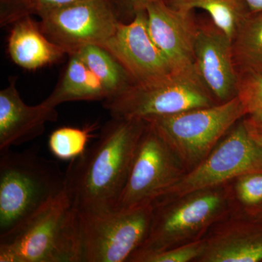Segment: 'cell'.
<instances>
[{"label":"cell","instance_id":"7402d4cb","mask_svg":"<svg viewBox=\"0 0 262 262\" xmlns=\"http://www.w3.org/2000/svg\"><path fill=\"white\" fill-rule=\"evenodd\" d=\"M94 130L95 125L59 127L49 136V150L57 159L72 161L84 154Z\"/></svg>","mask_w":262,"mask_h":262},{"label":"cell","instance_id":"7a4b0ae2","mask_svg":"<svg viewBox=\"0 0 262 262\" xmlns=\"http://www.w3.org/2000/svg\"><path fill=\"white\" fill-rule=\"evenodd\" d=\"M66 189V172L37 148L0 151V237L28 222Z\"/></svg>","mask_w":262,"mask_h":262},{"label":"cell","instance_id":"ac0fdd59","mask_svg":"<svg viewBox=\"0 0 262 262\" xmlns=\"http://www.w3.org/2000/svg\"><path fill=\"white\" fill-rule=\"evenodd\" d=\"M232 46L239 75L262 76V12L249 13L234 34Z\"/></svg>","mask_w":262,"mask_h":262},{"label":"cell","instance_id":"30bf717a","mask_svg":"<svg viewBox=\"0 0 262 262\" xmlns=\"http://www.w3.org/2000/svg\"><path fill=\"white\" fill-rule=\"evenodd\" d=\"M40 18L42 32L69 56L90 45L103 47L121 21L111 0H78Z\"/></svg>","mask_w":262,"mask_h":262},{"label":"cell","instance_id":"5b68a950","mask_svg":"<svg viewBox=\"0 0 262 262\" xmlns=\"http://www.w3.org/2000/svg\"><path fill=\"white\" fill-rule=\"evenodd\" d=\"M246 116L238 96L225 103L144 120L158 131L188 172Z\"/></svg>","mask_w":262,"mask_h":262},{"label":"cell","instance_id":"d6986e66","mask_svg":"<svg viewBox=\"0 0 262 262\" xmlns=\"http://www.w3.org/2000/svg\"><path fill=\"white\" fill-rule=\"evenodd\" d=\"M73 55L82 60L99 79L108 94V98L120 94L134 84L120 62L101 46H84Z\"/></svg>","mask_w":262,"mask_h":262},{"label":"cell","instance_id":"2e32d148","mask_svg":"<svg viewBox=\"0 0 262 262\" xmlns=\"http://www.w3.org/2000/svg\"><path fill=\"white\" fill-rule=\"evenodd\" d=\"M8 53L15 64L35 70L56 63L66 52L51 42L32 16L13 24L8 37Z\"/></svg>","mask_w":262,"mask_h":262},{"label":"cell","instance_id":"603a6c76","mask_svg":"<svg viewBox=\"0 0 262 262\" xmlns=\"http://www.w3.org/2000/svg\"><path fill=\"white\" fill-rule=\"evenodd\" d=\"M246 116L262 122V76L253 73L239 75L238 94Z\"/></svg>","mask_w":262,"mask_h":262},{"label":"cell","instance_id":"4fadbf2b","mask_svg":"<svg viewBox=\"0 0 262 262\" xmlns=\"http://www.w3.org/2000/svg\"><path fill=\"white\" fill-rule=\"evenodd\" d=\"M150 35L174 72L196 71L194 42L198 23L192 10L176 8L165 0L146 5Z\"/></svg>","mask_w":262,"mask_h":262},{"label":"cell","instance_id":"5bb4252c","mask_svg":"<svg viewBox=\"0 0 262 262\" xmlns=\"http://www.w3.org/2000/svg\"><path fill=\"white\" fill-rule=\"evenodd\" d=\"M196 262L262 261V220L229 215L206 234Z\"/></svg>","mask_w":262,"mask_h":262},{"label":"cell","instance_id":"ba28073f","mask_svg":"<svg viewBox=\"0 0 262 262\" xmlns=\"http://www.w3.org/2000/svg\"><path fill=\"white\" fill-rule=\"evenodd\" d=\"M243 119L229 130L201 163L184 174L160 198L184 195L200 189L223 185L245 173L262 172V147L248 134Z\"/></svg>","mask_w":262,"mask_h":262},{"label":"cell","instance_id":"52a82bcc","mask_svg":"<svg viewBox=\"0 0 262 262\" xmlns=\"http://www.w3.org/2000/svg\"><path fill=\"white\" fill-rule=\"evenodd\" d=\"M152 203L126 209L77 212L81 262H125L140 248L149 232Z\"/></svg>","mask_w":262,"mask_h":262},{"label":"cell","instance_id":"277c9868","mask_svg":"<svg viewBox=\"0 0 262 262\" xmlns=\"http://www.w3.org/2000/svg\"><path fill=\"white\" fill-rule=\"evenodd\" d=\"M78 213L66 190L0 237V262H81Z\"/></svg>","mask_w":262,"mask_h":262},{"label":"cell","instance_id":"44dd1931","mask_svg":"<svg viewBox=\"0 0 262 262\" xmlns=\"http://www.w3.org/2000/svg\"><path fill=\"white\" fill-rule=\"evenodd\" d=\"M233 202V213L256 218L262 212V172L239 176L229 182Z\"/></svg>","mask_w":262,"mask_h":262},{"label":"cell","instance_id":"ffe728a7","mask_svg":"<svg viewBox=\"0 0 262 262\" xmlns=\"http://www.w3.org/2000/svg\"><path fill=\"white\" fill-rule=\"evenodd\" d=\"M170 6L186 10L201 9L232 40L249 10L244 0H165Z\"/></svg>","mask_w":262,"mask_h":262},{"label":"cell","instance_id":"4316f807","mask_svg":"<svg viewBox=\"0 0 262 262\" xmlns=\"http://www.w3.org/2000/svg\"><path fill=\"white\" fill-rule=\"evenodd\" d=\"M34 15L41 17L53 9L71 4L78 0H30Z\"/></svg>","mask_w":262,"mask_h":262},{"label":"cell","instance_id":"9c48e42d","mask_svg":"<svg viewBox=\"0 0 262 262\" xmlns=\"http://www.w3.org/2000/svg\"><path fill=\"white\" fill-rule=\"evenodd\" d=\"M186 173L166 141L146 122L116 209L151 204L168 192Z\"/></svg>","mask_w":262,"mask_h":262},{"label":"cell","instance_id":"83f0119b","mask_svg":"<svg viewBox=\"0 0 262 262\" xmlns=\"http://www.w3.org/2000/svg\"><path fill=\"white\" fill-rule=\"evenodd\" d=\"M243 120L248 134L262 147V122L250 116L244 117Z\"/></svg>","mask_w":262,"mask_h":262},{"label":"cell","instance_id":"f546056e","mask_svg":"<svg viewBox=\"0 0 262 262\" xmlns=\"http://www.w3.org/2000/svg\"><path fill=\"white\" fill-rule=\"evenodd\" d=\"M254 219H258V220H262V212L261 213H260L259 215H258L257 217H256V218H254Z\"/></svg>","mask_w":262,"mask_h":262},{"label":"cell","instance_id":"6da1fadb","mask_svg":"<svg viewBox=\"0 0 262 262\" xmlns=\"http://www.w3.org/2000/svg\"><path fill=\"white\" fill-rule=\"evenodd\" d=\"M146 125L142 120L112 117L97 140L71 161L65 190L77 212L116 209Z\"/></svg>","mask_w":262,"mask_h":262},{"label":"cell","instance_id":"9a60e30c","mask_svg":"<svg viewBox=\"0 0 262 262\" xmlns=\"http://www.w3.org/2000/svg\"><path fill=\"white\" fill-rule=\"evenodd\" d=\"M58 119L56 107L44 101L36 106L24 103L16 78L0 91V151L21 145L42 135L48 122Z\"/></svg>","mask_w":262,"mask_h":262},{"label":"cell","instance_id":"3957f363","mask_svg":"<svg viewBox=\"0 0 262 262\" xmlns=\"http://www.w3.org/2000/svg\"><path fill=\"white\" fill-rule=\"evenodd\" d=\"M152 207L149 232L129 262L204 238L215 224L233 213L229 182L184 195L159 198Z\"/></svg>","mask_w":262,"mask_h":262},{"label":"cell","instance_id":"8fae6325","mask_svg":"<svg viewBox=\"0 0 262 262\" xmlns=\"http://www.w3.org/2000/svg\"><path fill=\"white\" fill-rule=\"evenodd\" d=\"M103 48L120 62L134 84L152 83L174 72L150 35L145 9L136 12L129 23L121 20Z\"/></svg>","mask_w":262,"mask_h":262},{"label":"cell","instance_id":"d4e9b609","mask_svg":"<svg viewBox=\"0 0 262 262\" xmlns=\"http://www.w3.org/2000/svg\"><path fill=\"white\" fill-rule=\"evenodd\" d=\"M34 15L30 0H0L2 27L13 24L20 19Z\"/></svg>","mask_w":262,"mask_h":262},{"label":"cell","instance_id":"8992f818","mask_svg":"<svg viewBox=\"0 0 262 262\" xmlns=\"http://www.w3.org/2000/svg\"><path fill=\"white\" fill-rule=\"evenodd\" d=\"M219 103L196 71L173 72L147 84H132L104 100L112 117L145 120Z\"/></svg>","mask_w":262,"mask_h":262},{"label":"cell","instance_id":"f1b7e54d","mask_svg":"<svg viewBox=\"0 0 262 262\" xmlns=\"http://www.w3.org/2000/svg\"><path fill=\"white\" fill-rule=\"evenodd\" d=\"M250 13L262 12V0H244Z\"/></svg>","mask_w":262,"mask_h":262},{"label":"cell","instance_id":"484cf974","mask_svg":"<svg viewBox=\"0 0 262 262\" xmlns=\"http://www.w3.org/2000/svg\"><path fill=\"white\" fill-rule=\"evenodd\" d=\"M117 13L131 15L134 16L136 12L145 9L146 5L153 0H111Z\"/></svg>","mask_w":262,"mask_h":262},{"label":"cell","instance_id":"7c38bea8","mask_svg":"<svg viewBox=\"0 0 262 262\" xmlns=\"http://www.w3.org/2000/svg\"><path fill=\"white\" fill-rule=\"evenodd\" d=\"M194 52L196 72L217 102L235 98L239 75L234 63L232 40L211 20L198 23Z\"/></svg>","mask_w":262,"mask_h":262},{"label":"cell","instance_id":"e0dca14e","mask_svg":"<svg viewBox=\"0 0 262 262\" xmlns=\"http://www.w3.org/2000/svg\"><path fill=\"white\" fill-rule=\"evenodd\" d=\"M108 96L99 79L76 55H71L56 88L45 102L57 107L70 101H100Z\"/></svg>","mask_w":262,"mask_h":262},{"label":"cell","instance_id":"cb8c5ba5","mask_svg":"<svg viewBox=\"0 0 262 262\" xmlns=\"http://www.w3.org/2000/svg\"><path fill=\"white\" fill-rule=\"evenodd\" d=\"M205 248V239L182 245L163 251L144 255L135 262H189L198 261Z\"/></svg>","mask_w":262,"mask_h":262}]
</instances>
